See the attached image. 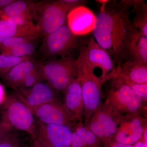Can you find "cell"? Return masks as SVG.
I'll use <instances>...</instances> for the list:
<instances>
[{
  "instance_id": "obj_1",
  "label": "cell",
  "mask_w": 147,
  "mask_h": 147,
  "mask_svg": "<svg viewBox=\"0 0 147 147\" xmlns=\"http://www.w3.org/2000/svg\"><path fill=\"white\" fill-rule=\"evenodd\" d=\"M98 1L102 5L96 16L94 38L118 66L127 61V43L135 28L129 19L130 7L121 2Z\"/></svg>"
},
{
  "instance_id": "obj_2",
  "label": "cell",
  "mask_w": 147,
  "mask_h": 147,
  "mask_svg": "<svg viewBox=\"0 0 147 147\" xmlns=\"http://www.w3.org/2000/svg\"><path fill=\"white\" fill-rule=\"evenodd\" d=\"M76 62L79 77L91 78L101 86L118 73V66L92 36L85 38Z\"/></svg>"
},
{
  "instance_id": "obj_3",
  "label": "cell",
  "mask_w": 147,
  "mask_h": 147,
  "mask_svg": "<svg viewBox=\"0 0 147 147\" xmlns=\"http://www.w3.org/2000/svg\"><path fill=\"white\" fill-rule=\"evenodd\" d=\"M82 37L74 34L66 22L59 28L42 38L37 57L41 62L65 57L76 58L85 40Z\"/></svg>"
},
{
  "instance_id": "obj_4",
  "label": "cell",
  "mask_w": 147,
  "mask_h": 147,
  "mask_svg": "<svg viewBox=\"0 0 147 147\" xmlns=\"http://www.w3.org/2000/svg\"><path fill=\"white\" fill-rule=\"evenodd\" d=\"M104 103L121 115L147 117L146 102L117 74L111 80Z\"/></svg>"
},
{
  "instance_id": "obj_5",
  "label": "cell",
  "mask_w": 147,
  "mask_h": 147,
  "mask_svg": "<svg viewBox=\"0 0 147 147\" xmlns=\"http://www.w3.org/2000/svg\"><path fill=\"white\" fill-rule=\"evenodd\" d=\"M0 118L6 125L26 132L34 140L36 119L32 110L15 92L6 96L0 104Z\"/></svg>"
},
{
  "instance_id": "obj_6",
  "label": "cell",
  "mask_w": 147,
  "mask_h": 147,
  "mask_svg": "<svg viewBox=\"0 0 147 147\" xmlns=\"http://www.w3.org/2000/svg\"><path fill=\"white\" fill-rule=\"evenodd\" d=\"M40 70L44 82L59 94H63L74 79L79 78L76 58L68 57L41 62Z\"/></svg>"
},
{
  "instance_id": "obj_7",
  "label": "cell",
  "mask_w": 147,
  "mask_h": 147,
  "mask_svg": "<svg viewBox=\"0 0 147 147\" xmlns=\"http://www.w3.org/2000/svg\"><path fill=\"white\" fill-rule=\"evenodd\" d=\"M68 13L60 0L37 2L34 21L38 32L47 36L66 23Z\"/></svg>"
},
{
  "instance_id": "obj_8",
  "label": "cell",
  "mask_w": 147,
  "mask_h": 147,
  "mask_svg": "<svg viewBox=\"0 0 147 147\" xmlns=\"http://www.w3.org/2000/svg\"><path fill=\"white\" fill-rule=\"evenodd\" d=\"M122 115L102 102L86 123L84 124L103 144L113 138Z\"/></svg>"
},
{
  "instance_id": "obj_9",
  "label": "cell",
  "mask_w": 147,
  "mask_h": 147,
  "mask_svg": "<svg viewBox=\"0 0 147 147\" xmlns=\"http://www.w3.org/2000/svg\"><path fill=\"white\" fill-rule=\"evenodd\" d=\"M34 139L42 147H70L73 128L64 125L42 123L36 120Z\"/></svg>"
},
{
  "instance_id": "obj_10",
  "label": "cell",
  "mask_w": 147,
  "mask_h": 147,
  "mask_svg": "<svg viewBox=\"0 0 147 147\" xmlns=\"http://www.w3.org/2000/svg\"><path fill=\"white\" fill-rule=\"evenodd\" d=\"M146 129V117L123 115L112 139L123 144L133 146L142 139Z\"/></svg>"
},
{
  "instance_id": "obj_11",
  "label": "cell",
  "mask_w": 147,
  "mask_h": 147,
  "mask_svg": "<svg viewBox=\"0 0 147 147\" xmlns=\"http://www.w3.org/2000/svg\"><path fill=\"white\" fill-rule=\"evenodd\" d=\"M32 112L36 120L42 123L64 125L74 128L79 122L61 100L39 105Z\"/></svg>"
},
{
  "instance_id": "obj_12",
  "label": "cell",
  "mask_w": 147,
  "mask_h": 147,
  "mask_svg": "<svg viewBox=\"0 0 147 147\" xmlns=\"http://www.w3.org/2000/svg\"><path fill=\"white\" fill-rule=\"evenodd\" d=\"M14 92L32 112L39 105L61 100L60 94L45 82H40L29 88L15 90Z\"/></svg>"
},
{
  "instance_id": "obj_13",
  "label": "cell",
  "mask_w": 147,
  "mask_h": 147,
  "mask_svg": "<svg viewBox=\"0 0 147 147\" xmlns=\"http://www.w3.org/2000/svg\"><path fill=\"white\" fill-rule=\"evenodd\" d=\"M96 22V15L85 5L74 9L67 18L69 28L74 34L78 36H83L93 31Z\"/></svg>"
},
{
  "instance_id": "obj_14",
  "label": "cell",
  "mask_w": 147,
  "mask_h": 147,
  "mask_svg": "<svg viewBox=\"0 0 147 147\" xmlns=\"http://www.w3.org/2000/svg\"><path fill=\"white\" fill-rule=\"evenodd\" d=\"M84 105V123L102 104V86L95 80L86 77H79Z\"/></svg>"
},
{
  "instance_id": "obj_15",
  "label": "cell",
  "mask_w": 147,
  "mask_h": 147,
  "mask_svg": "<svg viewBox=\"0 0 147 147\" xmlns=\"http://www.w3.org/2000/svg\"><path fill=\"white\" fill-rule=\"evenodd\" d=\"M63 94L62 102L65 108L79 122H84V105L79 78L72 81Z\"/></svg>"
},
{
  "instance_id": "obj_16",
  "label": "cell",
  "mask_w": 147,
  "mask_h": 147,
  "mask_svg": "<svg viewBox=\"0 0 147 147\" xmlns=\"http://www.w3.org/2000/svg\"><path fill=\"white\" fill-rule=\"evenodd\" d=\"M41 63L37 56L20 63L2 78L3 82L7 86L15 90L24 78L37 68Z\"/></svg>"
},
{
  "instance_id": "obj_17",
  "label": "cell",
  "mask_w": 147,
  "mask_h": 147,
  "mask_svg": "<svg viewBox=\"0 0 147 147\" xmlns=\"http://www.w3.org/2000/svg\"><path fill=\"white\" fill-rule=\"evenodd\" d=\"M117 75L127 83L147 84V64L125 61L118 66Z\"/></svg>"
},
{
  "instance_id": "obj_18",
  "label": "cell",
  "mask_w": 147,
  "mask_h": 147,
  "mask_svg": "<svg viewBox=\"0 0 147 147\" xmlns=\"http://www.w3.org/2000/svg\"><path fill=\"white\" fill-rule=\"evenodd\" d=\"M127 58L130 60L147 64V36L136 28L129 38L126 45Z\"/></svg>"
},
{
  "instance_id": "obj_19",
  "label": "cell",
  "mask_w": 147,
  "mask_h": 147,
  "mask_svg": "<svg viewBox=\"0 0 147 147\" xmlns=\"http://www.w3.org/2000/svg\"><path fill=\"white\" fill-rule=\"evenodd\" d=\"M26 36L42 38L34 23L18 26L5 20H0V43L10 38Z\"/></svg>"
},
{
  "instance_id": "obj_20",
  "label": "cell",
  "mask_w": 147,
  "mask_h": 147,
  "mask_svg": "<svg viewBox=\"0 0 147 147\" xmlns=\"http://www.w3.org/2000/svg\"><path fill=\"white\" fill-rule=\"evenodd\" d=\"M100 139L84 125L79 122L72 129L70 147H102Z\"/></svg>"
},
{
  "instance_id": "obj_21",
  "label": "cell",
  "mask_w": 147,
  "mask_h": 147,
  "mask_svg": "<svg viewBox=\"0 0 147 147\" xmlns=\"http://www.w3.org/2000/svg\"><path fill=\"white\" fill-rule=\"evenodd\" d=\"M36 2L30 0H15L0 11V20L12 16H31L34 21Z\"/></svg>"
},
{
  "instance_id": "obj_22",
  "label": "cell",
  "mask_w": 147,
  "mask_h": 147,
  "mask_svg": "<svg viewBox=\"0 0 147 147\" xmlns=\"http://www.w3.org/2000/svg\"><path fill=\"white\" fill-rule=\"evenodd\" d=\"M33 140L26 132L8 126L0 141V147H28Z\"/></svg>"
},
{
  "instance_id": "obj_23",
  "label": "cell",
  "mask_w": 147,
  "mask_h": 147,
  "mask_svg": "<svg viewBox=\"0 0 147 147\" xmlns=\"http://www.w3.org/2000/svg\"><path fill=\"white\" fill-rule=\"evenodd\" d=\"M41 39L42 38L35 39L24 42L12 49L3 51L0 53L16 57L36 56L37 52L40 45V42Z\"/></svg>"
},
{
  "instance_id": "obj_24",
  "label": "cell",
  "mask_w": 147,
  "mask_h": 147,
  "mask_svg": "<svg viewBox=\"0 0 147 147\" xmlns=\"http://www.w3.org/2000/svg\"><path fill=\"white\" fill-rule=\"evenodd\" d=\"M36 56L16 57L0 53V78H2L18 64Z\"/></svg>"
},
{
  "instance_id": "obj_25",
  "label": "cell",
  "mask_w": 147,
  "mask_h": 147,
  "mask_svg": "<svg viewBox=\"0 0 147 147\" xmlns=\"http://www.w3.org/2000/svg\"><path fill=\"white\" fill-rule=\"evenodd\" d=\"M136 13L132 23L134 26L137 28L141 34L147 36V7L145 3L142 5L133 9Z\"/></svg>"
},
{
  "instance_id": "obj_26",
  "label": "cell",
  "mask_w": 147,
  "mask_h": 147,
  "mask_svg": "<svg viewBox=\"0 0 147 147\" xmlns=\"http://www.w3.org/2000/svg\"><path fill=\"white\" fill-rule=\"evenodd\" d=\"M40 64L29 73L21 82L18 88L14 90L21 89L29 88L38 83L43 82L44 80L40 70Z\"/></svg>"
},
{
  "instance_id": "obj_27",
  "label": "cell",
  "mask_w": 147,
  "mask_h": 147,
  "mask_svg": "<svg viewBox=\"0 0 147 147\" xmlns=\"http://www.w3.org/2000/svg\"><path fill=\"white\" fill-rule=\"evenodd\" d=\"M42 38L33 37H14L4 40L0 43V53L12 49L25 42Z\"/></svg>"
},
{
  "instance_id": "obj_28",
  "label": "cell",
  "mask_w": 147,
  "mask_h": 147,
  "mask_svg": "<svg viewBox=\"0 0 147 147\" xmlns=\"http://www.w3.org/2000/svg\"><path fill=\"white\" fill-rule=\"evenodd\" d=\"M126 82L129 85H130L133 90L139 96V97L142 98V100L145 102H147V84H138Z\"/></svg>"
},
{
  "instance_id": "obj_29",
  "label": "cell",
  "mask_w": 147,
  "mask_h": 147,
  "mask_svg": "<svg viewBox=\"0 0 147 147\" xmlns=\"http://www.w3.org/2000/svg\"><path fill=\"white\" fill-rule=\"evenodd\" d=\"M60 1L68 13L77 7L85 5L87 2V1L83 0H60Z\"/></svg>"
},
{
  "instance_id": "obj_30",
  "label": "cell",
  "mask_w": 147,
  "mask_h": 147,
  "mask_svg": "<svg viewBox=\"0 0 147 147\" xmlns=\"http://www.w3.org/2000/svg\"><path fill=\"white\" fill-rule=\"evenodd\" d=\"M102 147H133L132 145H125L113 141L112 139L104 142Z\"/></svg>"
},
{
  "instance_id": "obj_31",
  "label": "cell",
  "mask_w": 147,
  "mask_h": 147,
  "mask_svg": "<svg viewBox=\"0 0 147 147\" xmlns=\"http://www.w3.org/2000/svg\"><path fill=\"white\" fill-rule=\"evenodd\" d=\"M133 146V147H147V129L144 131L142 139Z\"/></svg>"
},
{
  "instance_id": "obj_32",
  "label": "cell",
  "mask_w": 147,
  "mask_h": 147,
  "mask_svg": "<svg viewBox=\"0 0 147 147\" xmlns=\"http://www.w3.org/2000/svg\"><path fill=\"white\" fill-rule=\"evenodd\" d=\"M8 126V125H6L4 123L0 118V141L2 138L6 129Z\"/></svg>"
},
{
  "instance_id": "obj_33",
  "label": "cell",
  "mask_w": 147,
  "mask_h": 147,
  "mask_svg": "<svg viewBox=\"0 0 147 147\" xmlns=\"http://www.w3.org/2000/svg\"><path fill=\"white\" fill-rule=\"evenodd\" d=\"M15 0H0V11L5 8L7 6L14 1Z\"/></svg>"
},
{
  "instance_id": "obj_34",
  "label": "cell",
  "mask_w": 147,
  "mask_h": 147,
  "mask_svg": "<svg viewBox=\"0 0 147 147\" xmlns=\"http://www.w3.org/2000/svg\"><path fill=\"white\" fill-rule=\"evenodd\" d=\"M33 144L34 147H42L38 144L34 140H33Z\"/></svg>"
},
{
  "instance_id": "obj_35",
  "label": "cell",
  "mask_w": 147,
  "mask_h": 147,
  "mask_svg": "<svg viewBox=\"0 0 147 147\" xmlns=\"http://www.w3.org/2000/svg\"><path fill=\"white\" fill-rule=\"evenodd\" d=\"M33 141L32 142H31V143L29 145V146L28 147H34L33 144Z\"/></svg>"
}]
</instances>
